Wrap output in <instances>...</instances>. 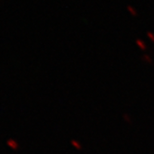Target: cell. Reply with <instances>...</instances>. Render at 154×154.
Instances as JSON below:
<instances>
[{
  "label": "cell",
  "mask_w": 154,
  "mask_h": 154,
  "mask_svg": "<svg viewBox=\"0 0 154 154\" xmlns=\"http://www.w3.org/2000/svg\"><path fill=\"white\" fill-rule=\"evenodd\" d=\"M137 45H138L141 48V49H146V45L142 42V40H137Z\"/></svg>",
  "instance_id": "cell-2"
},
{
  "label": "cell",
  "mask_w": 154,
  "mask_h": 154,
  "mask_svg": "<svg viewBox=\"0 0 154 154\" xmlns=\"http://www.w3.org/2000/svg\"><path fill=\"white\" fill-rule=\"evenodd\" d=\"M127 9H128V11H129L130 14H132L133 16H137V10H136L133 7L127 6Z\"/></svg>",
  "instance_id": "cell-1"
},
{
  "label": "cell",
  "mask_w": 154,
  "mask_h": 154,
  "mask_svg": "<svg viewBox=\"0 0 154 154\" xmlns=\"http://www.w3.org/2000/svg\"><path fill=\"white\" fill-rule=\"evenodd\" d=\"M147 35H148V37H149L151 41L154 42V34H152V32H148Z\"/></svg>",
  "instance_id": "cell-3"
}]
</instances>
